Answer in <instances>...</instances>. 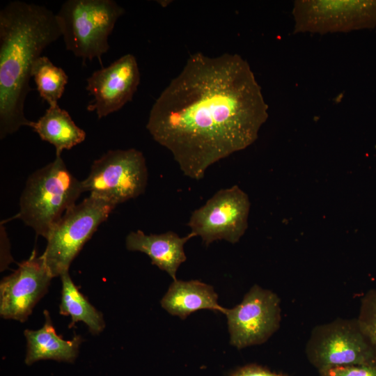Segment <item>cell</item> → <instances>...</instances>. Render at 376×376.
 <instances>
[{"mask_svg":"<svg viewBox=\"0 0 376 376\" xmlns=\"http://www.w3.org/2000/svg\"><path fill=\"white\" fill-rule=\"evenodd\" d=\"M148 180L143 152L129 148L110 150L95 159L81 183L84 192L117 205L143 194Z\"/></svg>","mask_w":376,"mask_h":376,"instance_id":"7","label":"cell"},{"mask_svg":"<svg viewBox=\"0 0 376 376\" xmlns=\"http://www.w3.org/2000/svg\"><path fill=\"white\" fill-rule=\"evenodd\" d=\"M228 376H289L283 373H276L256 363H249L239 367L229 373Z\"/></svg>","mask_w":376,"mask_h":376,"instance_id":"21","label":"cell"},{"mask_svg":"<svg viewBox=\"0 0 376 376\" xmlns=\"http://www.w3.org/2000/svg\"><path fill=\"white\" fill-rule=\"evenodd\" d=\"M125 9L113 0H68L56 15L67 50L83 63L109 49V37Z\"/></svg>","mask_w":376,"mask_h":376,"instance_id":"4","label":"cell"},{"mask_svg":"<svg viewBox=\"0 0 376 376\" xmlns=\"http://www.w3.org/2000/svg\"><path fill=\"white\" fill-rule=\"evenodd\" d=\"M116 206L89 195L65 212L47 237L42 254L53 278L69 272L75 258Z\"/></svg>","mask_w":376,"mask_h":376,"instance_id":"5","label":"cell"},{"mask_svg":"<svg viewBox=\"0 0 376 376\" xmlns=\"http://www.w3.org/2000/svg\"><path fill=\"white\" fill-rule=\"evenodd\" d=\"M268 118L261 87L237 54H192L160 93L146 128L183 174L202 179L213 164L251 146Z\"/></svg>","mask_w":376,"mask_h":376,"instance_id":"1","label":"cell"},{"mask_svg":"<svg viewBox=\"0 0 376 376\" xmlns=\"http://www.w3.org/2000/svg\"><path fill=\"white\" fill-rule=\"evenodd\" d=\"M84 192L81 181L72 174L61 156H56L28 178L19 198L17 217L37 235L47 239Z\"/></svg>","mask_w":376,"mask_h":376,"instance_id":"3","label":"cell"},{"mask_svg":"<svg viewBox=\"0 0 376 376\" xmlns=\"http://www.w3.org/2000/svg\"><path fill=\"white\" fill-rule=\"evenodd\" d=\"M190 233L180 237L173 231L160 234L146 235L141 230L130 232L125 237V246L128 251L146 253L152 265L167 272L173 280L180 265L187 260L184 246L191 238Z\"/></svg>","mask_w":376,"mask_h":376,"instance_id":"13","label":"cell"},{"mask_svg":"<svg viewBox=\"0 0 376 376\" xmlns=\"http://www.w3.org/2000/svg\"><path fill=\"white\" fill-rule=\"evenodd\" d=\"M358 324L376 349V289L368 290L361 298Z\"/></svg>","mask_w":376,"mask_h":376,"instance_id":"19","label":"cell"},{"mask_svg":"<svg viewBox=\"0 0 376 376\" xmlns=\"http://www.w3.org/2000/svg\"><path fill=\"white\" fill-rule=\"evenodd\" d=\"M295 33H345L376 26V1L297 0Z\"/></svg>","mask_w":376,"mask_h":376,"instance_id":"8","label":"cell"},{"mask_svg":"<svg viewBox=\"0 0 376 376\" xmlns=\"http://www.w3.org/2000/svg\"><path fill=\"white\" fill-rule=\"evenodd\" d=\"M230 343L238 350L265 343L280 327L281 299L273 291L254 284L242 301L226 309Z\"/></svg>","mask_w":376,"mask_h":376,"instance_id":"10","label":"cell"},{"mask_svg":"<svg viewBox=\"0 0 376 376\" xmlns=\"http://www.w3.org/2000/svg\"><path fill=\"white\" fill-rule=\"evenodd\" d=\"M44 315L45 322L40 329L24 331L26 339L25 363L31 365L44 359L73 362L78 355L81 337L75 335L71 340H64L56 334L49 312L45 310Z\"/></svg>","mask_w":376,"mask_h":376,"instance_id":"15","label":"cell"},{"mask_svg":"<svg viewBox=\"0 0 376 376\" xmlns=\"http://www.w3.org/2000/svg\"><path fill=\"white\" fill-rule=\"evenodd\" d=\"M62 282L61 299L59 313L70 315L72 328L77 322L86 324L92 334H99L104 327L105 322L102 313L98 311L87 298L79 290L72 281L69 272L61 276Z\"/></svg>","mask_w":376,"mask_h":376,"instance_id":"17","label":"cell"},{"mask_svg":"<svg viewBox=\"0 0 376 376\" xmlns=\"http://www.w3.org/2000/svg\"><path fill=\"white\" fill-rule=\"evenodd\" d=\"M213 287L198 280H174L160 301L169 314L185 319L191 313L209 309L225 314L226 309L218 303Z\"/></svg>","mask_w":376,"mask_h":376,"instance_id":"14","label":"cell"},{"mask_svg":"<svg viewBox=\"0 0 376 376\" xmlns=\"http://www.w3.org/2000/svg\"><path fill=\"white\" fill-rule=\"evenodd\" d=\"M31 77L41 98L49 106L58 104L68 81L65 71L54 65L48 57L41 56L33 65Z\"/></svg>","mask_w":376,"mask_h":376,"instance_id":"18","label":"cell"},{"mask_svg":"<svg viewBox=\"0 0 376 376\" xmlns=\"http://www.w3.org/2000/svg\"><path fill=\"white\" fill-rule=\"evenodd\" d=\"M29 127L42 141L55 147L56 156H61L63 150H70L82 143L86 135L58 104L49 106L44 115L37 121H31Z\"/></svg>","mask_w":376,"mask_h":376,"instance_id":"16","label":"cell"},{"mask_svg":"<svg viewBox=\"0 0 376 376\" xmlns=\"http://www.w3.org/2000/svg\"><path fill=\"white\" fill-rule=\"evenodd\" d=\"M56 15L45 6L21 1L0 11V138L30 126L24 111L34 63L61 37Z\"/></svg>","mask_w":376,"mask_h":376,"instance_id":"2","label":"cell"},{"mask_svg":"<svg viewBox=\"0 0 376 376\" xmlns=\"http://www.w3.org/2000/svg\"><path fill=\"white\" fill-rule=\"evenodd\" d=\"M250 206L248 195L237 185L221 189L192 212L187 226L206 246L221 240L235 244L248 228Z\"/></svg>","mask_w":376,"mask_h":376,"instance_id":"9","label":"cell"},{"mask_svg":"<svg viewBox=\"0 0 376 376\" xmlns=\"http://www.w3.org/2000/svg\"><path fill=\"white\" fill-rule=\"evenodd\" d=\"M52 279L42 256H38L34 250L17 269L1 281V316L25 322L47 293Z\"/></svg>","mask_w":376,"mask_h":376,"instance_id":"11","label":"cell"},{"mask_svg":"<svg viewBox=\"0 0 376 376\" xmlns=\"http://www.w3.org/2000/svg\"><path fill=\"white\" fill-rule=\"evenodd\" d=\"M139 83L140 72L135 56L125 54L86 79V89L94 97L86 109L95 111L98 119L106 117L132 101Z\"/></svg>","mask_w":376,"mask_h":376,"instance_id":"12","label":"cell"},{"mask_svg":"<svg viewBox=\"0 0 376 376\" xmlns=\"http://www.w3.org/2000/svg\"><path fill=\"white\" fill-rule=\"evenodd\" d=\"M305 353L318 371L347 365L376 366V349L357 318H338L311 330Z\"/></svg>","mask_w":376,"mask_h":376,"instance_id":"6","label":"cell"},{"mask_svg":"<svg viewBox=\"0 0 376 376\" xmlns=\"http://www.w3.org/2000/svg\"><path fill=\"white\" fill-rule=\"evenodd\" d=\"M320 376H376V366L347 365L318 371Z\"/></svg>","mask_w":376,"mask_h":376,"instance_id":"20","label":"cell"}]
</instances>
